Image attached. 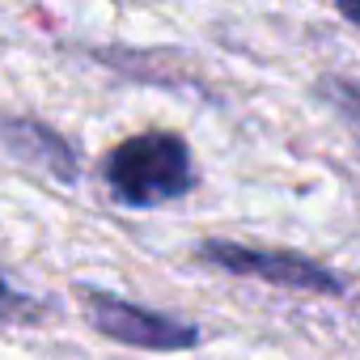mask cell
Returning a JSON list of instances; mask_svg holds the SVG:
<instances>
[{
    "instance_id": "cell-1",
    "label": "cell",
    "mask_w": 360,
    "mask_h": 360,
    "mask_svg": "<svg viewBox=\"0 0 360 360\" xmlns=\"http://www.w3.org/2000/svg\"><path fill=\"white\" fill-rule=\"evenodd\" d=\"M102 178H106V191L123 208H157V204H174L191 195L195 165L183 136L140 131L106 153Z\"/></svg>"
},
{
    "instance_id": "cell-2",
    "label": "cell",
    "mask_w": 360,
    "mask_h": 360,
    "mask_svg": "<svg viewBox=\"0 0 360 360\" xmlns=\"http://www.w3.org/2000/svg\"><path fill=\"white\" fill-rule=\"evenodd\" d=\"M195 255L204 263L229 271V276H250V280H263V284H276V288L318 292V297L347 292V280L335 267H326L309 255H297V250H267V246H242V242H229V238H208V242H200Z\"/></svg>"
},
{
    "instance_id": "cell-3",
    "label": "cell",
    "mask_w": 360,
    "mask_h": 360,
    "mask_svg": "<svg viewBox=\"0 0 360 360\" xmlns=\"http://www.w3.org/2000/svg\"><path fill=\"white\" fill-rule=\"evenodd\" d=\"M77 301L85 309V322L123 343V347H144V352H187L200 343V330L191 322H178L169 314H157V309H144L136 301H123L115 292H102V288H89V284H77Z\"/></svg>"
},
{
    "instance_id": "cell-4",
    "label": "cell",
    "mask_w": 360,
    "mask_h": 360,
    "mask_svg": "<svg viewBox=\"0 0 360 360\" xmlns=\"http://www.w3.org/2000/svg\"><path fill=\"white\" fill-rule=\"evenodd\" d=\"M0 148L18 165L39 169L47 178H56V183H77V174H81L77 148L56 127H47L30 115H0Z\"/></svg>"
},
{
    "instance_id": "cell-5",
    "label": "cell",
    "mask_w": 360,
    "mask_h": 360,
    "mask_svg": "<svg viewBox=\"0 0 360 360\" xmlns=\"http://www.w3.org/2000/svg\"><path fill=\"white\" fill-rule=\"evenodd\" d=\"M318 98L352 127V136L360 140V81H347V77H322L318 81Z\"/></svg>"
},
{
    "instance_id": "cell-6",
    "label": "cell",
    "mask_w": 360,
    "mask_h": 360,
    "mask_svg": "<svg viewBox=\"0 0 360 360\" xmlns=\"http://www.w3.org/2000/svg\"><path fill=\"white\" fill-rule=\"evenodd\" d=\"M47 318V305L22 288H13L5 276H0V326H34Z\"/></svg>"
},
{
    "instance_id": "cell-7",
    "label": "cell",
    "mask_w": 360,
    "mask_h": 360,
    "mask_svg": "<svg viewBox=\"0 0 360 360\" xmlns=\"http://www.w3.org/2000/svg\"><path fill=\"white\" fill-rule=\"evenodd\" d=\"M335 5H339V13H343L352 26H360V0H335Z\"/></svg>"
}]
</instances>
